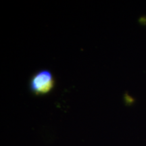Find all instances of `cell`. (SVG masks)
<instances>
[{"instance_id": "1", "label": "cell", "mask_w": 146, "mask_h": 146, "mask_svg": "<svg viewBox=\"0 0 146 146\" xmlns=\"http://www.w3.org/2000/svg\"><path fill=\"white\" fill-rule=\"evenodd\" d=\"M55 85L52 73L49 70L43 69L32 76L30 80V89L36 96H43L50 93Z\"/></svg>"}]
</instances>
